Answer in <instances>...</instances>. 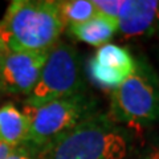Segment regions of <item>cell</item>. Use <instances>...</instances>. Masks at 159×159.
Returning <instances> with one entry per match:
<instances>
[{
  "label": "cell",
  "mask_w": 159,
  "mask_h": 159,
  "mask_svg": "<svg viewBox=\"0 0 159 159\" xmlns=\"http://www.w3.org/2000/svg\"><path fill=\"white\" fill-rule=\"evenodd\" d=\"M131 150L130 131L97 111L34 155L37 159H127Z\"/></svg>",
  "instance_id": "obj_1"
},
{
  "label": "cell",
  "mask_w": 159,
  "mask_h": 159,
  "mask_svg": "<svg viewBox=\"0 0 159 159\" xmlns=\"http://www.w3.org/2000/svg\"><path fill=\"white\" fill-rule=\"evenodd\" d=\"M65 29L53 0H13L0 20V41L7 51L45 52Z\"/></svg>",
  "instance_id": "obj_2"
},
{
  "label": "cell",
  "mask_w": 159,
  "mask_h": 159,
  "mask_svg": "<svg viewBox=\"0 0 159 159\" xmlns=\"http://www.w3.org/2000/svg\"><path fill=\"white\" fill-rule=\"evenodd\" d=\"M119 125L147 126L159 121V76L145 57L135 58V69L111 92L107 114Z\"/></svg>",
  "instance_id": "obj_3"
},
{
  "label": "cell",
  "mask_w": 159,
  "mask_h": 159,
  "mask_svg": "<svg viewBox=\"0 0 159 159\" xmlns=\"http://www.w3.org/2000/svg\"><path fill=\"white\" fill-rule=\"evenodd\" d=\"M24 113L29 119V133L23 146L36 154L97 113V101L88 92H82L41 106H25Z\"/></svg>",
  "instance_id": "obj_4"
},
{
  "label": "cell",
  "mask_w": 159,
  "mask_h": 159,
  "mask_svg": "<svg viewBox=\"0 0 159 159\" xmlns=\"http://www.w3.org/2000/svg\"><path fill=\"white\" fill-rule=\"evenodd\" d=\"M82 92L86 89L76 49L58 43L49 51L36 85L25 98V106H41Z\"/></svg>",
  "instance_id": "obj_5"
},
{
  "label": "cell",
  "mask_w": 159,
  "mask_h": 159,
  "mask_svg": "<svg viewBox=\"0 0 159 159\" xmlns=\"http://www.w3.org/2000/svg\"><path fill=\"white\" fill-rule=\"evenodd\" d=\"M49 51L4 52L2 72H0V93L25 94L28 96L41 74Z\"/></svg>",
  "instance_id": "obj_6"
},
{
  "label": "cell",
  "mask_w": 159,
  "mask_h": 159,
  "mask_svg": "<svg viewBox=\"0 0 159 159\" xmlns=\"http://www.w3.org/2000/svg\"><path fill=\"white\" fill-rule=\"evenodd\" d=\"M135 69V58L127 48L117 44L99 47L89 61V76L99 86L114 90Z\"/></svg>",
  "instance_id": "obj_7"
},
{
  "label": "cell",
  "mask_w": 159,
  "mask_h": 159,
  "mask_svg": "<svg viewBox=\"0 0 159 159\" xmlns=\"http://www.w3.org/2000/svg\"><path fill=\"white\" fill-rule=\"evenodd\" d=\"M159 28L158 0H126L118 19V31L126 37L145 36Z\"/></svg>",
  "instance_id": "obj_8"
},
{
  "label": "cell",
  "mask_w": 159,
  "mask_h": 159,
  "mask_svg": "<svg viewBox=\"0 0 159 159\" xmlns=\"http://www.w3.org/2000/svg\"><path fill=\"white\" fill-rule=\"evenodd\" d=\"M29 133V119L12 102L0 107V142L12 147L25 145Z\"/></svg>",
  "instance_id": "obj_9"
},
{
  "label": "cell",
  "mask_w": 159,
  "mask_h": 159,
  "mask_svg": "<svg viewBox=\"0 0 159 159\" xmlns=\"http://www.w3.org/2000/svg\"><path fill=\"white\" fill-rule=\"evenodd\" d=\"M68 31L78 41L99 48L109 44L111 37L116 34L118 31V21L98 15L82 24L68 27Z\"/></svg>",
  "instance_id": "obj_10"
},
{
  "label": "cell",
  "mask_w": 159,
  "mask_h": 159,
  "mask_svg": "<svg viewBox=\"0 0 159 159\" xmlns=\"http://www.w3.org/2000/svg\"><path fill=\"white\" fill-rule=\"evenodd\" d=\"M57 8L65 27L82 24L98 16L92 0H60L57 2Z\"/></svg>",
  "instance_id": "obj_11"
},
{
  "label": "cell",
  "mask_w": 159,
  "mask_h": 159,
  "mask_svg": "<svg viewBox=\"0 0 159 159\" xmlns=\"http://www.w3.org/2000/svg\"><path fill=\"white\" fill-rule=\"evenodd\" d=\"M98 15L118 21L126 0H92Z\"/></svg>",
  "instance_id": "obj_12"
},
{
  "label": "cell",
  "mask_w": 159,
  "mask_h": 159,
  "mask_svg": "<svg viewBox=\"0 0 159 159\" xmlns=\"http://www.w3.org/2000/svg\"><path fill=\"white\" fill-rule=\"evenodd\" d=\"M7 159H37V158L31 150H28L25 146H20V147L15 148V150L9 154V157Z\"/></svg>",
  "instance_id": "obj_13"
},
{
  "label": "cell",
  "mask_w": 159,
  "mask_h": 159,
  "mask_svg": "<svg viewBox=\"0 0 159 159\" xmlns=\"http://www.w3.org/2000/svg\"><path fill=\"white\" fill-rule=\"evenodd\" d=\"M139 159H159V142L148 147Z\"/></svg>",
  "instance_id": "obj_14"
},
{
  "label": "cell",
  "mask_w": 159,
  "mask_h": 159,
  "mask_svg": "<svg viewBox=\"0 0 159 159\" xmlns=\"http://www.w3.org/2000/svg\"><path fill=\"white\" fill-rule=\"evenodd\" d=\"M16 147H12L9 145H6V143L0 142V159H7L9 157V154H11Z\"/></svg>",
  "instance_id": "obj_15"
},
{
  "label": "cell",
  "mask_w": 159,
  "mask_h": 159,
  "mask_svg": "<svg viewBox=\"0 0 159 159\" xmlns=\"http://www.w3.org/2000/svg\"><path fill=\"white\" fill-rule=\"evenodd\" d=\"M4 52H6V48H4L3 43L0 41V72H2V65H3V58H4Z\"/></svg>",
  "instance_id": "obj_16"
},
{
  "label": "cell",
  "mask_w": 159,
  "mask_h": 159,
  "mask_svg": "<svg viewBox=\"0 0 159 159\" xmlns=\"http://www.w3.org/2000/svg\"><path fill=\"white\" fill-rule=\"evenodd\" d=\"M158 31H159V28H158Z\"/></svg>",
  "instance_id": "obj_17"
}]
</instances>
